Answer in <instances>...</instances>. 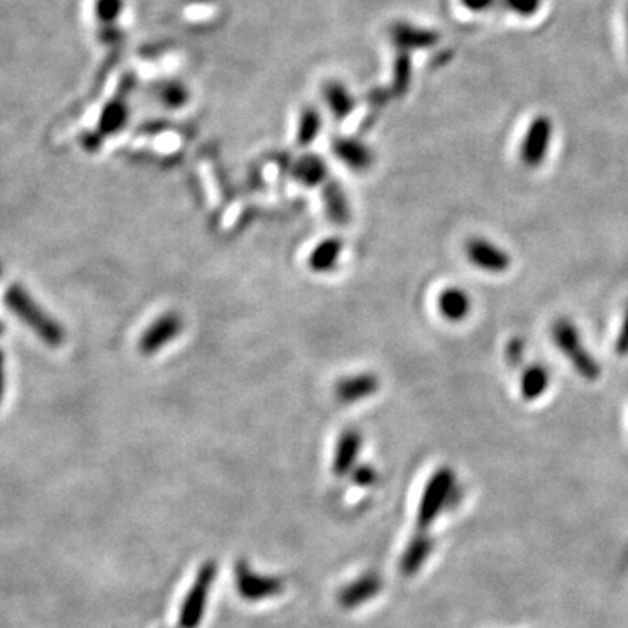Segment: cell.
Returning a JSON list of instances; mask_svg holds the SVG:
<instances>
[{
    "label": "cell",
    "mask_w": 628,
    "mask_h": 628,
    "mask_svg": "<svg viewBox=\"0 0 628 628\" xmlns=\"http://www.w3.org/2000/svg\"><path fill=\"white\" fill-rule=\"evenodd\" d=\"M294 175L304 186L314 188V186L323 184V180L326 179V165L323 159H319L316 156H306L295 165Z\"/></svg>",
    "instance_id": "8fae6325"
},
{
    "label": "cell",
    "mask_w": 628,
    "mask_h": 628,
    "mask_svg": "<svg viewBox=\"0 0 628 628\" xmlns=\"http://www.w3.org/2000/svg\"><path fill=\"white\" fill-rule=\"evenodd\" d=\"M552 142V123L548 118L534 119L524 138L522 143V161L529 168L540 166L548 152Z\"/></svg>",
    "instance_id": "277c9868"
},
{
    "label": "cell",
    "mask_w": 628,
    "mask_h": 628,
    "mask_svg": "<svg viewBox=\"0 0 628 628\" xmlns=\"http://www.w3.org/2000/svg\"><path fill=\"white\" fill-rule=\"evenodd\" d=\"M502 5L518 16H532L540 9L541 0H502Z\"/></svg>",
    "instance_id": "d6986e66"
},
{
    "label": "cell",
    "mask_w": 628,
    "mask_h": 628,
    "mask_svg": "<svg viewBox=\"0 0 628 628\" xmlns=\"http://www.w3.org/2000/svg\"><path fill=\"white\" fill-rule=\"evenodd\" d=\"M126 123H127V107L123 100H114L103 109L98 127L103 134H114L119 129H123Z\"/></svg>",
    "instance_id": "4fadbf2b"
},
{
    "label": "cell",
    "mask_w": 628,
    "mask_h": 628,
    "mask_svg": "<svg viewBox=\"0 0 628 628\" xmlns=\"http://www.w3.org/2000/svg\"><path fill=\"white\" fill-rule=\"evenodd\" d=\"M466 255L473 265L482 271L500 274L509 269L511 258L506 251L486 240H471L466 245Z\"/></svg>",
    "instance_id": "5b68a950"
},
{
    "label": "cell",
    "mask_w": 628,
    "mask_h": 628,
    "mask_svg": "<svg viewBox=\"0 0 628 628\" xmlns=\"http://www.w3.org/2000/svg\"><path fill=\"white\" fill-rule=\"evenodd\" d=\"M4 391H5V364H4V353L0 351V403L4 398Z\"/></svg>",
    "instance_id": "7402d4cb"
},
{
    "label": "cell",
    "mask_w": 628,
    "mask_h": 628,
    "mask_svg": "<svg viewBox=\"0 0 628 628\" xmlns=\"http://www.w3.org/2000/svg\"><path fill=\"white\" fill-rule=\"evenodd\" d=\"M439 310L448 321H461L471 311V299L461 288H447L440 294Z\"/></svg>",
    "instance_id": "ba28073f"
},
{
    "label": "cell",
    "mask_w": 628,
    "mask_h": 628,
    "mask_svg": "<svg viewBox=\"0 0 628 628\" xmlns=\"http://www.w3.org/2000/svg\"><path fill=\"white\" fill-rule=\"evenodd\" d=\"M325 100L328 109L337 119H344L346 116H349L355 107V100L351 93L339 82H330L325 88Z\"/></svg>",
    "instance_id": "30bf717a"
},
{
    "label": "cell",
    "mask_w": 628,
    "mask_h": 628,
    "mask_svg": "<svg viewBox=\"0 0 628 628\" xmlns=\"http://www.w3.org/2000/svg\"><path fill=\"white\" fill-rule=\"evenodd\" d=\"M4 301L9 311L16 314L27 326H30L39 339H42L46 344L53 348L62 346L65 341L62 326L44 310H41V306L21 287L18 285L9 287Z\"/></svg>",
    "instance_id": "6da1fadb"
},
{
    "label": "cell",
    "mask_w": 628,
    "mask_h": 628,
    "mask_svg": "<svg viewBox=\"0 0 628 628\" xmlns=\"http://www.w3.org/2000/svg\"><path fill=\"white\" fill-rule=\"evenodd\" d=\"M2 332H4V325L0 323V333H2Z\"/></svg>",
    "instance_id": "603a6c76"
},
{
    "label": "cell",
    "mask_w": 628,
    "mask_h": 628,
    "mask_svg": "<svg viewBox=\"0 0 628 628\" xmlns=\"http://www.w3.org/2000/svg\"><path fill=\"white\" fill-rule=\"evenodd\" d=\"M627 37H628V11H627Z\"/></svg>",
    "instance_id": "cb8c5ba5"
},
{
    "label": "cell",
    "mask_w": 628,
    "mask_h": 628,
    "mask_svg": "<svg viewBox=\"0 0 628 628\" xmlns=\"http://www.w3.org/2000/svg\"><path fill=\"white\" fill-rule=\"evenodd\" d=\"M325 206L328 211V217L344 226L349 218V208H348V201L344 192L339 188V186H328L325 188Z\"/></svg>",
    "instance_id": "5bb4252c"
},
{
    "label": "cell",
    "mask_w": 628,
    "mask_h": 628,
    "mask_svg": "<svg viewBox=\"0 0 628 628\" xmlns=\"http://www.w3.org/2000/svg\"><path fill=\"white\" fill-rule=\"evenodd\" d=\"M319 126H321V119H319V114L318 111L314 109H306L301 116V121H299V143L301 145H310L316 138L318 131H319Z\"/></svg>",
    "instance_id": "e0dca14e"
},
{
    "label": "cell",
    "mask_w": 628,
    "mask_h": 628,
    "mask_svg": "<svg viewBox=\"0 0 628 628\" xmlns=\"http://www.w3.org/2000/svg\"><path fill=\"white\" fill-rule=\"evenodd\" d=\"M344 250V245L337 238H328L314 247V250L310 255V267L314 272H330L335 269L341 255Z\"/></svg>",
    "instance_id": "9c48e42d"
},
{
    "label": "cell",
    "mask_w": 628,
    "mask_h": 628,
    "mask_svg": "<svg viewBox=\"0 0 628 628\" xmlns=\"http://www.w3.org/2000/svg\"><path fill=\"white\" fill-rule=\"evenodd\" d=\"M0 272H2V269H0Z\"/></svg>",
    "instance_id": "d4e9b609"
},
{
    "label": "cell",
    "mask_w": 628,
    "mask_h": 628,
    "mask_svg": "<svg viewBox=\"0 0 628 628\" xmlns=\"http://www.w3.org/2000/svg\"><path fill=\"white\" fill-rule=\"evenodd\" d=\"M554 341L579 376L586 380H597L601 377L602 371L597 360L588 353L578 328L569 319L563 318L554 325Z\"/></svg>",
    "instance_id": "7a4b0ae2"
},
{
    "label": "cell",
    "mask_w": 628,
    "mask_h": 628,
    "mask_svg": "<svg viewBox=\"0 0 628 628\" xmlns=\"http://www.w3.org/2000/svg\"><path fill=\"white\" fill-rule=\"evenodd\" d=\"M182 330H184V321H182V318L179 314H161L143 332V335H142V339L138 342V348L147 356L156 355L163 348L172 344L180 335Z\"/></svg>",
    "instance_id": "3957f363"
},
{
    "label": "cell",
    "mask_w": 628,
    "mask_h": 628,
    "mask_svg": "<svg viewBox=\"0 0 628 628\" xmlns=\"http://www.w3.org/2000/svg\"><path fill=\"white\" fill-rule=\"evenodd\" d=\"M463 4L475 12H484V11H491L496 5H502V0H463Z\"/></svg>",
    "instance_id": "44dd1931"
},
{
    "label": "cell",
    "mask_w": 628,
    "mask_h": 628,
    "mask_svg": "<svg viewBox=\"0 0 628 628\" xmlns=\"http://www.w3.org/2000/svg\"><path fill=\"white\" fill-rule=\"evenodd\" d=\"M358 447H360V435L356 432H346L344 437L339 441L337 466L339 468H346L348 464H351Z\"/></svg>",
    "instance_id": "ac0fdd59"
},
{
    "label": "cell",
    "mask_w": 628,
    "mask_h": 628,
    "mask_svg": "<svg viewBox=\"0 0 628 628\" xmlns=\"http://www.w3.org/2000/svg\"><path fill=\"white\" fill-rule=\"evenodd\" d=\"M615 349H617V353L620 356H627L628 355V308L625 318H624V323H622V328H620V335H618L617 344H615Z\"/></svg>",
    "instance_id": "ffe728a7"
},
{
    "label": "cell",
    "mask_w": 628,
    "mask_h": 628,
    "mask_svg": "<svg viewBox=\"0 0 628 628\" xmlns=\"http://www.w3.org/2000/svg\"><path fill=\"white\" fill-rule=\"evenodd\" d=\"M161 102L170 109H180L188 102V88L180 82H166L159 91Z\"/></svg>",
    "instance_id": "9a60e30c"
},
{
    "label": "cell",
    "mask_w": 628,
    "mask_h": 628,
    "mask_svg": "<svg viewBox=\"0 0 628 628\" xmlns=\"http://www.w3.org/2000/svg\"><path fill=\"white\" fill-rule=\"evenodd\" d=\"M550 384L548 371L543 369L541 365H534L525 371L522 377V396L525 400H536L540 398Z\"/></svg>",
    "instance_id": "7c38bea8"
},
{
    "label": "cell",
    "mask_w": 628,
    "mask_h": 628,
    "mask_svg": "<svg viewBox=\"0 0 628 628\" xmlns=\"http://www.w3.org/2000/svg\"><path fill=\"white\" fill-rule=\"evenodd\" d=\"M125 11V0H95V16L103 25H114Z\"/></svg>",
    "instance_id": "2e32d148"
},
{
    "label": "cell",
    "mask_w": 628,
    "mask_h": 628,
    "mask_svg": "<svg viewBox=\"0 0 628 628\" xmlns=\"http://www.w3.org/2000/svg\"><path fill=\"white\" fill-rule=\"evenodd\" d=\"M333 152L353 172H365L374 163L371 149L356 138H339L333 142Z\"/></svg>",
    "instance_id": "52a82bcc"
},
{
    "label": "cell",
    "mask_w": 628,
    "mask_h": 628,
    "mask_svg": "<svg viewBox=\"0 0 628 628\" xmlns=\"http://www.w3.org/2000/svg\"><path fill=\"white\" fill-rule=\"evenodd\" d=\"M379 386L380 382L374 374H355L344 377L335 384V396L341 403H356L374 396Z\"/></svg>",
    "instance_id": "8992f818"
}]
</instances>
